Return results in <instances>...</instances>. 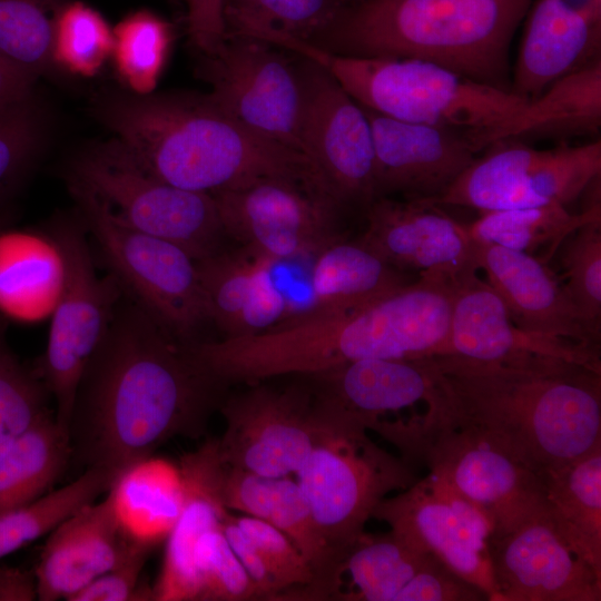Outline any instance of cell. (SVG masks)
<instances>
[{"label": "cell", "instance_id": "obj_1", "mask_svg": "<svg viewBox=\"0 0 601 601\" xmlns=\"http://www.w3.org/2000/svg\"><path fill=\"white\" fill-rule=\"evenodd\" d=\"M227 387L122 293L77 388L72 457L116 482L171 439L203 437Z\"/></svg>", "mask_w": 601, "mask_h": 601}, {"label": "cell", "instance_id": "obj_2", "mask_svg": "<svg viewBox=\"0 0 601 601\" xmlns=\"http://www.w3.org/2000/svg\"><path fill=\"white\" fill-rule=\"evenodd\" d=\"M425 361L435 406L542 479L601 445V372L543 355Z\"/></svg>", "mask_w": 601, "mask_h": 601}, {"label": "cell", "instance_id": "obj_3", "mask_svg": "<svg viewBox=\"0 0 601 601\" xmlns=\"http://www.w3.org/2000/svg\"><path fill=\"white\" fill-rule=\"evenodd\" d=\"M452 294L450 277L421 273L361 306L311 309L257 334L197 341L191 351L227 385L312 375L359 359L431 357L446 345Z\"/></svg>", "mask_w": 601, "mask_h": 601}, {"label": "cell", "instance_id": "obj_4", "mask_svg": "<svg viewBox=\"0 0 601 601\" xmlns=\"http://www.w3.org/2000/svg\"><path fill=\"white\" fill-rule=\"evenodd\" d=\"M93 111L144 169L173 186L215 195L273 177L336 201L309 158L249 129L208 93L110 90Z\"/></svg>", "mask_w": 601, "mask_h": 601}, {"label": "cell", "instance_id": "obj_5", "mask_svg": "<svg viewBox=\"0 0 601 601\" xmlns=\"http://www.w3.org/2000/svg\"><path fill=\"white\" fill-rule=\"evenodd\" d=\"M533 0H352L307 40L354 57L428 61L511 90L510 48Z\"/></svg>", "mask_w": 601, "mask_h": 601}, {"label": "cell", "instance_id": "obj_6", "mask_svg": "<svg viewBox=\"0 0 601 601\" xmlns=\"http://www.w3.org/2000/svg\"><path fill=\"white\" fill-rule=\"evenodd\" d=\"M257 37L319 65L362 107L403 121L473 136L509 120L528 101L424 60L339 55L266 27Z\"/></svg>", "mask_w": 601, "mask_h": 601}, {"label": "cell", "instance_id": "obj_7", "mask_svg": "<svg viewBox=\"0 0 601 601\" xmlns=\"http://www.w3.org/2000/svg\"><path fill=\"white\" fill-rule=\"evenodd\" d=\"M328 420L296 482L325 541L343 563L377 504L418 476L413 465L376 444L355 415L328 408Z\"/></svg>", "mask_w": 601, "mask_h": 601}, {"label": "cell", "instance_id": "obj_8", "mask_svg": "<svg viewBox=\"0 0 601 601\" xmlns=\"http://www.w3.org/2000/svg\"><path fill=\"white\" fill-rule=\"evenodd\" d=\"M67 183L93 194L122 224L174 243L196 260L220 250L225 233L214 196L162 181L115 137L80 151Z\"/></svg>", "mask_w": 601, "mask_h": 601}, {"label": "cell", "instance_id": "obj_9", "mask_svg": "<svg viewBox=\"0 0 601 601\" xmlns=\"http://www.w3.org/2000/svg\"><path fill=\"white\" fill-rule=\"evenodd\" d=\"M68 187L122 293L179 341H198L197 333L210 319L196 259L174 243L122 224L87 189Z\"/></svg>", "mask_w": 601, "mask_h": 601}, {"label": "cell", "instance_id": "obj_10", "mask_svg": "<svg viewBox=\"0 0 601 601\" xmlns=\"http://www.w3.org/2000/svg\"><path fill=\"white\" fill-rule=\"evenodd\" d=\"M49 238L59 257L61 283L47 346L32 372L55 400L57 423L69 432L80 378L109 327L122 289L110 273H97L82 220L55 221Z\"/></svg>", "mask_w": 601, "mask_h": 601}, {"label": "cell", "instance_id": "obj_11", "mask_svg": "<svg viewBox=\"0 0 601 601\" xmlns=\"http://www.w3.org/2000/svg\"><path fill=\"white\" fill-rule=\"evenodd\" d=\"M418 463L485 515L491 538L552 511L542 476L475 430L446 416L431 400L412 456V464Z\"/></svg>", "mask_w": 601, "mask_h": 601}, {"label": "cell", "instance_id": "obj_12", "mask_svg": "<svg viewBox=\"0 0 601 601\" xmlns=\"http://www.w3.org/2000/svg\"><path fill=\"white\" fill-rule=\"evenodd\" d=\"M601 175V140L535 149L502 140L486 148L434 203L490 210L566 206Z\"/></svg>", "mask_w": 601, "mask_h": 601}, {"label": "cell", "instance_id": "obj_13", "mask_svg": "<svg viewBox=\"0 0 601 601\" xmlns=\"http://www.w3.org/2000/svg\"><path fill=\"white\" fill-rule=\"evenodd\" d=\"M298 376L284 385L258 381L227 394L219 408L226 427L218 439L225 464L268 477L296 473L324 427L315 388Z\"/></svg>", "mask_w": 601, "mask_h": 601}, {"label": "cell", "instance_id": "obj_14", "mask_svg": "<svg viewBox=\"0 0 601 601\" xmlns=\"http://www.w3.org/2000/svg\"><path fill=\"white\" fill-rule=\"evenodd\" d=\"M213 196L225 236L270 265L317 254L342 239L336 217L341 206L300 184L265 177Z\"/></svg>", "mask_w": 601, "mask_h": 601}, {"label": "cell", "instance_id": "obj_15", "mask_svg": "<svg viewBox=\"0 0 601 601\" xmlns=\"http://www.w3.org/2000/svg\"><path fill=\"white\" fill-rule=\"evenodd\" d=\"M297 72L304 154L339 206L366 208L375 199V152L364 108L316 62L302 58Z\"/></svg>", "mask_w": 601, "mask_h": 601}, {"label": "cell", "instance_id": "obj_16", "mask_svg": "<svg viewBox=\"0 0 601 601\" xmlns=\"http://www.w3.org/2000/svg\"><path fill=\"white\" fill-rule=\"evenodd\" d=\"M205 58L208 96L218 107L255 132L305 155L297 66L274 45L247 36L227 35Z\"/></svg>", "mask_w": 601, "mask_h": 601}, {"label": "cell", "instance_id": "obj_17", "mask_svg": "<svg viewBox=\"0 0 601 601\" xmlns=\"http://www.w3.org/2000/svg\"><path fill=\"white\" fill-rule=\"evenodd\" d=\"M372 518L386 522L392 533L433 554L455 575L493 600L491 524L473 503L446 483L427 473L407 489L383 499Z\"/></svg>", "mask_w": 601, "mask_h": 601}, {"label": "cell", "instance_id": "obj_18", "mask_svg": "<svg viewBox=\"0 0 601 601\" xmlns=\"http://www.w3.org/2000/svg\"><path fill=\"white\" fill-rule=\"evenodd\" d=\"M492 601H600L601 569L553 510L489 540Z\"/></svg>", "mask_w": 601, "mask_h": 601}, {"label": "cell", "instance_id": "obj_19", "mask_svg": "<svg viewBox=\"0 0 601 601\" xmlns=\"http://www.w3.org/2000/svg\"><path fill=\"white\" fill-rule=\"evenodd\" d=\"M364 110L374 142L375 198L434 204L477 157L466 131Z\"/></svg>", "mask_w": 601, "mask_h": 601}, {"label": "cell", "instance_id": "obj_20", "mask_svg": "<svg viewBox=\"0 0 601 601\" xmlns=\"http://www.w3.org/2000/svg\"><path fill=\"white\" fill-rule=\"evenodd\" d=\"M398 270L441 273L451 279L477 270L476 242L440 208L421 200L375 198L356 240Z\"/></svg>", "mask_w": 601, "mask_h": 601}, {"label": "cell", "instance_id": "obj_21", "mask_svg": "<svg viewBox=\"0 0 601 601\" xmlns=\"http://www.w3.org/2000/svg\"><path fill=\"white\" fill-rule=\"evenodd\" d=\"M348 588L342 601H484L486 594L450 571L433 554L391 531L363 533L342 563Z\"/></svg>", "mask_w": 601, "mask_h": 601}, {"label": "cell", "instance_id": "obj_22", "mask_svg": "<svg viewBox=\"0 0 601 601\" xmlns=\"http://www.w3.org/2000/svg\"><path fill=\"white\" fill-rule=\"evenodd\" d=\"M452 290L449 337L441 355L480 361L543 355L601 372L600 349L516 326L501 297L476 275V270L452 279Z\"/></svg>", "mask_w": 601, "mask_h": 601}, {"label": "cell", "instance_id": "obj_23", "mask_svg": "<svg viewBox=\"0 0 601 601\" xmlns=\"http://www.w3.org/2000/svg\"><path fill=\"white\" fill-rule=\"evenodd\" d=\"M316 392L333 405L355 415L365 427L383 422L405 425L404 444L412 447L421 435V427L401 415L426 421L432 392V377L425 358H370L342 364L331 370L305 375Z\"/></svg>", "mask_w": 601, "mask_h": 601}, {"label": "cell", "instance_id": "obj_24", "mask_svg": "<svg viewBox=\"0 0 601 601\" xmlns=\"http://www.w3.org/2000/svg\"><path fill=\"white\" fill-rule=\"evenodd\" d=\"M140 546L121 528L108 491L102 501L83 505L49 532L33 571L37 599L69 600Z\"/></svg>", "mask_w": 601, "mask_h": 601}, {"label": "cell", "instance_id": "obj_25", "mask_svg": "<svg viewBox=\"0 0 601 601\" xmlns=\"http://www.w3.org/2000/svg\"><path fill=\"white\" fill-rule=\"evenodd\" d=\"M475 259L516 326L600 349V331L588 323L546 264L525 253L480 242Z\"/></svg>", "mask_w": 601, "mask_h": 601}, {"label": "cell", "instance_id": "obj_26", "mask_svg": "<svg viewBox=\"0 0 601 601\" xmlns=\"http://www.w3.org/2000/svg\"><path fill=\"white\" fill-rule=\"evenodd\" d=\"M601 28L564 0H535L514 66L511 91L525 100L600 57Z\"/></svg>", "mask_w": 601, "mask_h": 601}, {"label": "cell", "instance_id": "obj_27", "mask_svg": "<svg viewBox=\"0 0 601 601\" xmlns=\"http://www.w3.org/2000/svg\"><path fill=\"white\" fill-rule=\"evenodd\" d=\"M196 264L209 319L224 337L257 334L282 321L286 300L274 284L269 263L244 250H218Z\"/></svg>", "mask_w": 601, "mask_h": 601}, {"label": "cell", "instance_id": "obj_28", "mask_svg": "<svg viewBox=\"0 0 601 601\" xmlns=\"http://www.w3.org/2000/svg\"><path fill=\"white\" fill-rule=\"evenodd\" d=\"M218 439L207 437L194 452L180 459L185 489L181 513L169 533L159 575L152 588L154 601H195V546L208 530L220 525L226 510L216 492L219 463Z\"/></svg>", "mask_w": 601, "mask_h": 601}, {"label": "cell", "instance_id": "obj_29", "mask_svg": "<svg viewBox=\"0 0 601 601\" xmlns=\"http://www.w3.org/2000/svg\"><path fill=\"white\" fill-rule=\"evenodd\" d=\"M601 126V59L556 79L509 120L470 136L477 154L502 140L570 138Z\"/></svg>", "mask_w": 601, "mask_h": 601}, {"label": "cell", "instance_id": "obj_30", "mask_svg": "<svg viewBox=\"0 0 601 601\" xmlns=\"http://www.w3.org/2000/svg\"><path fill=\"white\" fill-rule=\"evenodd\" d=\"M109 492L124 531L150 549L168 538L185 502L179 465L154 456L125 470Z\"/></svg>", "mask_w": 601, "mask_h": 601}, {"label": "cell", "instance_id": "obj_31", "mask_svg": "<svg viewBox=\"0 0 601 601\" xmlns=\"http://www.w3.org/2000/svg\"><path fill=\"white\" fill-rule=\"evenodd\" d=\"M406 283L402 270L359 243L339 239L316 254L311 275L313 309L354 308Z\"/></svg>", "mask_w": 601, "mask_h": 601}, {"label": "cell", "instance_id": "obj_32", "mask_svg": "<svg viewBox=\"0 0 601 601\" xmlns=\"http://www.w3.org/2000/svg\"><path fill=\"white\" fill-rule=\"evenodd\" d=\"M71 457L69 432L48 408L0 460V513L52 491Z\"/></svg>", "mask_w": 601, "mask_h": 601}, {"label": "cell", "instance_id": "obj_33", "mask_svg": "<svg viewBox=\"0 0 601 601\" xmlns=\"http://www.w3.org/2000/svg\"><path fill=\"white\" fill-rule=\"evenodd\" d=\"M601 218V203L571 213L563 205L490 210L466 228L475 242L525 253L548 264L563 240L585 223Z\"/></svg>", "mask_w": 601, "mask_h": 601}, {"label": "cell", "instance_id": "obj_34", "mask_svg": "<svg viewBox=\"0 0 601 601\" xmlns=\"http://www.w3.org/2000/svg\"><path fill=\"white\" fill-rule=\"evenodd\" d=\"M549 503L571 540L601 569V445L543 476Z\"/></svg>", "mask_w": 601, "mask_h": 601}, {"label": "cell", "instance_id": "obj_35", "mask_svg": "<svg viewBox=\"0 0 601 601\" xmlns=\"http://www.w3.org/2000/svg\"><path fill=\"white\" fill-rule=\"evenodd\" d=\"M101 470L87 469L71 483L38 500L0 513V559L49 534L60 522L86 504L95 502L114 485Z\"/></svg>", "mask_w": 601, "mask_h": 601}, {"label": "cell", "instance_id": "obj_36", "mask_svg": "<svg viewBox=\"0 0 601 601\" xmlns=\"http://www.w3.org/2000/svg\"><path fill=\"white\" fill-rule=\"evenodd\" d=\"M111 59L127 90L152 92L174 41L171 24L159 14L140 9L128 13L112 28Z\"/></svg>", "mask_w": 601, "mask_h": 601}, {"label": "cell", "instance_id": "obj_37", "mask_svg": "<svg viewBox=\"0 0 601 601\" xmlns=\"http://www.w3.org/2000/svg\"><path fill=\"white\" fill-rule=\"evenodd\" d=\"M68 0H0V55L38 80L55 67L53 19Z\"/></svg>", "mask_w": 601, "mask_h": 601}, {"label": "cell", "instance_id": "obj_38", "mask_svg": "<svg viewBox=\"0 0 601 601\" xmlns=\"http://www.w3.org/2000/svg\"><path fill=\"white\" fill-rule=\"evenodd\" d=\"M48 134V112L36 93L0 114V213L37 165Z\"/></svg>", "mask_w": 601, "mask_h": 601}, {"label": "cell", "instance_id": "obj_39", "mask_svg": "<svg viewBox=\"0 0 601 601\" xmlns=\"http://www.w3.org/2000/svg\"><path fill=\"white\" fill-rule=\"evenodd\" d=\"M112 43V28L95 8L68 0L57 10L52 42L55 67L91 77L111 57Z\"/></svg>", "mask_w": 601, "mask_h": 601}, {"label": "cell", "instance_id": "obj_40", "mask_svg": "<svg viewBox=\"0 0 601 601\" xmlns=\"http://www.w3.org/2000/svg\"><path fill=\"white\" fill-rule=\"evenodd\" d=\"M346 0H225L226 31L254 23L312 40L334 19Z\"/></svg>", "mask_w": 601, "mask_h": 601}, {"label": "cell", "instance_id": "obj_41", "mask_svg": "<svg viewBox=\"0 0 601 601\" xmlns=\"http://www.w3.org/2000/svg\"><path fill=\"white\" fill-rule=\"evenodd\" d=\"M558 252L564 290L588 323L601 331V218L571 233Z\"/></svg>", "mask_w": 601, "mask_h": 601}, {"label": "cell", "instance_id": "obj_42", "mask_svg": "<svg viewBox=\"0 0 601 601\" xmlns=\"http://www.w3.org/2000/svg\"><path fill=\"white\" fill-rule=\"evenodd\" d=\"M194 565L195 601L259 600L255 584L231 550L220 525L199 538L195 546Z\"/></svg>", "mask_w": 601, "mask_h": 601}, {"label": "cell", "instance_id": "obj_43", "mask_svg": "<svg viewBox=\"0 0 601 601\" xmlns=\"http://www.w3.org/2000/svg\"><path fill=\"white\" fill-rule=\"evenodd\" d=\"M234 520L258 548L283 588L280 600H311L315 574L289 538L257 518L234 515Z\"/></svg>", "mask_w": 601, "mask_h": 601}, {"label": "cell", "instance_id": "obj_44", "mask_svg": "<svg viewBox=\"0 0 601 601\" xmlns=\"http://www.w3.org/2000/svg\"><path fill=\"white\" fill-rule=\"evenodd\" d=\"M150 550L138 548L125 562L93 579L68 601H154L152 588L139 582Z\"/></svg>", "mask_w": 601, "mask_h": 601}, {"label": "cell", "instance_id": "obj_45", "mask_svg": "<svg viewBox=\"0 0 601 601\" xmlns=\"http://www.w3.org/2000/svg\"><path fill=\"white\" fill-rule=\"evenodd\" d=\"M220 528L231 550L255 584L259 600H280L283 588L258 548L238 528L229 511L224 514Z\"/></svg>", "mask_w": 601, "mask_h": 601}, {"label": "cell", "instance_id": "obj_46", "mask_svg": "<svg viewBox=\"0 0 601 601\" xmlns=\"http://www.w3.org/2000/svg\"><path fill=\"white\" fill-rule=\"evenodd\" d=\"M225 0H185L191 43L205 56L215 52L226 39Z\"/></svg>", "mask_w": 601, "mask_h": 601}, {"label": "cell", "instance_id": "obj_47", "mask_svg": "<svg viewBox=\"0 0 601 601\" xmlns=\"http://www.w3.org/2000/svg\"><path fill=\"white\" fill-rule=\"evenodd\" d=\"M27 427L28 420L20 401L0 383V460Z\"/></svg>", "mask_w": 601, "mask_h": 601}, {"label": "cell", "instance_id": "obj_48", "mask_svg": "<svg viewBox=\"0 0 601 601\" xmlns=\"http://www.w3.org/2000/svg\"><path fill=\"white\" fill-rule=\"evenodd\" d=\"M36 82L0 55V114L32 97Z\"/></svg>", "mask_w": 601, "mask_h": 601}, {"label": "cell", "instance_id": "obj_49", "mask_svg": "<svg viewBox=\"0 0 601 601\" xmlns=\"http://www.w3.org/2000/svg\"><path fill=\"white\" fill-rule=\"evenodd\" d=\"M37 599L33 572L0 564V601Z\"/></svg>", "mask_w": 601, "mask_h": 601}, {"label": "cell", "instance_id": "obj_50", "mask_svg": "<svg viewBox=\"0 0 601 601\" xmlns=\"http://www.w3.org/2000/svg\"><path fill=\"white\" fill-rule=\"evenodd\" d=\"M571 8L601 28V0H564Z\"/></svg>", "mask_w": 601, "mask_h": 601}, {"label": "cell", "instance_id": "obj_51", "mask_svg": "<svg viewBox=\"0 0 601 601\" xmlns=\"http://www.w3.org/2000/svg\"><path fill=\"white\" fill-rule=\"evenodd\" d=\"M4 329H6L4 318L0 317V368L7 366L8 364H10L11 362L16 359L12 356V354L9 352L8 346L6 344Z\"/></svg>", "mask_w": 601, "mask_h": 601}, {"label": "cell", "instance_id": "obj_52", "mask_svg": "<svg viewBox=\"0 0 601 601\" xmlns=\"http://www.w3.org/2000/svg\"><path fill=\"white\" fill-rule=\"evenodd\" d=\"M13 221V215L10 209L0 213V231L9 228L10 224Z\"/></svg>", "mask_w": 601, "mask_h": 601}, {"label": "cell", "instance_id": "obj_53", "mask_svg": "<svg viewBox=\"0 0 601 601\" xmlns=\"http://www.w3.org/2000/svg\"><path fill=\"white\" fill-rule=\"evenodd\" d=\"M225 2V1H224Z\"/></svg>", "mask_w": 601, "mask_h": 601}]
</instances>
